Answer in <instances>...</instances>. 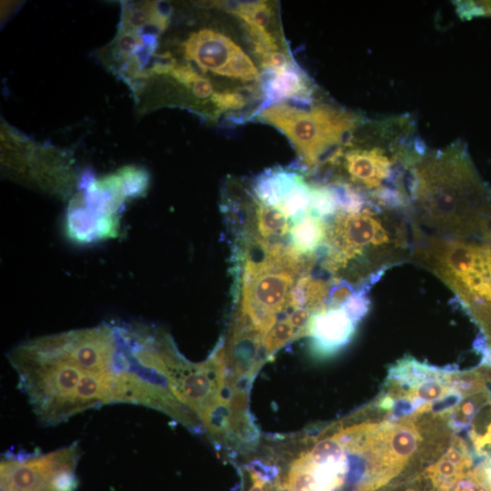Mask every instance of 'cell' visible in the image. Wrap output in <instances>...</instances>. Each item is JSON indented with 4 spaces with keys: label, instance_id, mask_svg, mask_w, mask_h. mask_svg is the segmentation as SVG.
I'll return each instance as SVG.
<instances>
[{
    "label": "cell",
    "instance_id": "3",
    "mask_svg": "<svg viewBox=\"0 0 491 491\" xmlns=\"http://www.w3.org/2000/svg\"><path fill=\"white\" fill-rule=\"evenodd\" d=\"M426 151L408 115L365 119L316 183L345 185L378 205L407 212L411 169Z\"/></svg>",
    "mask_w": 491,
    "mask_h": 491
},
{
    "label": "cell",
    "instance_id": "12",
    "mask_svg": "<svg viewBox=\"0 0 491 491\" xmlns=\"http://www.w3.org/2000/svg\"><path fill=\"white\" fill-rule=\"evenodd\" d=\"M356 326L344 306L314 315L306 333L312 353L321 358L336 354L352 340Z\"/></svg>",
    "mask_w": 491,
    "mask_h": 491
},
{
    "label": "cell",
    "instance_id": "14",
    "mask_svg": "<svg viewBox=\"0 0 491 491\" xmlns=\"http://www.w3.org/2000/svg\"><path fill=\"white\" fill-rule=\"evenodd\" d=\"M171 8L157 2L123 4L119 27L127 30H153L164 32L169 25Z\"/></svg>",
    "mask_w": 491,
    "mask_h": 491
},
{
    "label": "cell",
    "instance_id": "19",
    "mask_svg": "<svg viewBox=\"0 0 491 491\" xmlns=\"http://www.w3.org/2000/svg\"><path fill=\"white\" fill-rule=\"evenodd\" d=\"M487 480L491 483V457L481 462Z\"/></svg>",
    "mask_w": 491,
    "mask_h": 491
},
{
    "label": "cell",
    "instance_id": "6",
    "mask_svg": "<svg viewBox=\"0 0 491 491\" xmlns=\"http://www.w3.org/2000/svg\"><path fill=\"white\" fill-rule=\"evenodd\" d=\"M252 119L286 136L297 155V165L310 178L333 161L366 118L316 99L306 105H273L256 112Z\"/></svg>",
    "mask_w": 491,
    "mask_h": 491
},
{
    "label": "cell",
    "instance_id": "13",
    "mask_svg": "<svg viewBox=\"0 0 491 491\" xmlns=\"http://www.w3.org/2000/svg\"><path fill=\"white\" fill-rule=\"evenodd\" d=\"M473 451L463 437L454 435L445 452L419 475L425 491H451L474 464Z\"/></svg>",
    "mask_w": 491,
    "mask_h": 491
},
{
    "label": "cell",
    "instance_id": "11",
    "mask_svg": "<svg viewBox=\"0 0 491 491\" xmlns=\"http://www.w3.org/2000/svg\"><path fill=\"white\" fill-rule=\"evenodd\" d=\"M259 87L262 100L253 115L280 103L306 105L316 99L312 80L297 63L279 71L261 73Z\"/></svg>",
    "mask_w": 491,
    "mask_h": 491
},
{
    "label": "cell",
    "instance_id": "8",
    "mask_svg": "<svg viewBox=\"0 0 491 491\" xmlns=\"http://www.w3.org/2000/svg\"><path fill=\"white\" fill-rule=\"evenodd\" d=\"M381 396L394 404L391 416H409L423 406H432L453 394L450 372L411 356L388 369Z\"/></svg>",
    "mask_w": 491,
    "mask_h": 491
},
{
    "label": "cell",
    "instance_id": "10",
    "mask_svg": "<svg viewBox=\"0 0 491 491\" xmlns=\"http://www.w3.org/2000/svg\"><path fill=\"white\" fill-rule=\"evenodd\" d=\"M221 6L243 25L251 45H270L280 43L284 36L277 5L272 1H237L209 4Z\"/></svg>",
    "mask_w": 491,
    "mask_h": 491
},
{
    "label": "cell",
    "instance_id": "16",
    "mask_svg": "<svg viewBox=\"0 0 491 491\" xmlns=\"http://www.w3.org/2000/svg\"><path fill=\"white\" fill-rule=\"evenodd\" d=\"M467 435L476 456L484 460L491 457V400L476 415Z\"/></svg>",
    "mask_w": 491,
    "mask_h": 491
},
{
    "label": "cell",
    "instance_id": "7",
    "mask_svg": "<svg viewBox=\"0 0 491 491\" xmlns=\"http://www.w3.org/2000/svg\"><path fill=\"white\" fill-rule=\"evenodd\" d=\"M79 456L77 443L47 454H5L1 491H74Z\"/></svg>",
    "mask_w": 491,
    "mask_h": 491
},
{
    "label": "cell",
    "instance_id": "2",
    "mask_svg": "<svg viewBox=\"0 0 491 491\" xmlns=\"http://www.w3.org/2000/svg\"><path fill=\"white\" fill-rule=\"evenodd\" d=\"M409 220L420 228L456 239H491V187L465 145L426 151L413 165Z\"/></svg>",
    "mask_w": 491,
    "mask_h": 491
},
{
    "label": "cell",
    "instance_id": "5",
    "mask_svg": "<svg viewBox=\"0 0 491 491\" xmlns=\"http://www.w3.org/2000/svg\"><path fill=\"white\" fill-rule=\"evenodd\" d=\"M409 262L439 278L491 347V240L456 239L411 225Z\"/></svg>",
    "mask_w": 491,
    "mask_h": 491
},
{
    "label": "cell",
    "instance_id": "15",
    "mask_svg": "<svg viewBox=\"0 0 491 491\" xmlns=\"http://www.w3.org/2000/svg\"><path fill=\"white\" fill-rule=\"evenodd\" d=\"M489 400H491V389L489 387L464 397L456 405L447 416L450 429L455 434L468 429L476 415Z\"/></svg>",
    "mask_w": 491,
    "mask_h": 491
},
{
    "label": "cell",
    "instance_id": "17",
    "mask_svg": "<svg viewBox=\"0 0 491 491\" xmlns=\"http://www.w3.org/2000/svg\"><path fill=\"white\" fill-rule=\"evenodd\" d=\"M453 491H491V483L487 480L481 463L463 476Z\"/></svg>",
    "mask_w": 491,
    "mask_h": 491
},
{
    "label": "cell",
    "instance_id": "9",
    "mask_svg": "<svg viewBox=\"0 0 491 491\" xmlns=\"http://www.w3.org/2000/svg\"><path fill=\"white\" fill-rule=\"evenodd\" d=\"M185 61L203 73L241 83L259 84L261 73L249 55L227 35L203 27L190 33L180 45Z\"/></svg>",
    "mask_w": 491,
    "mask_h": 491
},
{
    "label": "cell",
    "instance_id": "4",
    "mask_svg": "<svg viewBox=\"0 0 491 491\" xmlns=\"http://www.w3.org/2000/svg\"><path fill=\"white\" fill-rule=\"evenodd\" d=\"M322 266L337 284L368 291L392 266L409 262L412 234L406 212L370 200L341 205L328 217Z\"/></svg>",
    "mask_w": 491,
    "mask_h": 491
},
{
    "label": "cell",
    "instance_id": "1",
    "mask_svg": "<svg viewBox=\"0 0 491 491\" xmlns=\"http://www.w3.org/2000/svg\"><path fill=\"white\" fill-rule=\"evenodd\" d=\"M38 421L55 426L83 411L128 403L179 418L176 367L157 332L97 327L41 337L9 355Z\"/></svg>",
    "mask_w": 491,
    "mask_h": 491
},
{
    "label": "cell",
    "instance_id": "18",
    "mask_svg": "<svg viewBox=\"0 0 491 491\" xmlns=\"http://www.w3.org/2000/svg\"><path fill=\"white\" fill-rule=\"evenodd\" d=\"M251 476L253 479V486L250 487L249 491H266V481L253 471H251Z\"/></svg>",
    "mask_w": 491,
    "mask_h": 491
}]
</instances>
